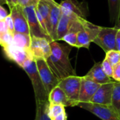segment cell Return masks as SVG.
Returning a JSON list of instances; mask_svg holds the SVG:
<instances>
[{
	"instance_id": "cell-4",
	"label": "cell",
	"mask_w": 120,
	"mask_h": 120,
	"mask_svg": "<svg viewBox=\"0 0 120 120\" xmlns=\"http://www.w3.org/2000/svg\"><path fill=\"white\" fill-rule=\"evenodd\" d=\"M81 82L82 77L74 75L60 79L58 85L64 91L68 98L74 103L75 106H77L79 103Z\"/></svg>"
},
{
	"instance_id": "cell-38",
	"label": "cell",
	"mask_w": 120,
	"mask_h": 120,
	"mask_svg": "<svg viewBox=\"0 0 120 120\" xmlns=\"http://www.w3.org/2000/svg\"><path fill=\"white\" fill-rule=\"evenodd\" d=\"M4 4H7L6 0H0V6H3Z\"/></svg>"
},
{
	"instance_id": "cell-7",
	"label": "cell",
	"mask_w": 120,
	"mask_h": 120,
	"mask_svg": "<svg viewBox=\"0 0 120 120\" xmlns=\"http://www.w3.org/2000/svg\"><path fill=\"white\" fill-rule=\"evenodd\" d=\"M2 48L5 57L8 60L17 64L21 68L23 67L25 63L28 60L34 58L31 53L30 49L27 50V49H20L16 46L13 43L5 46Z\"/></svg>"
},
{
	"instance_id": "cell-39",
	"label": "cell",
	"mask_w": 120,
	"mask_h": 120,
	"mask_svg": "<svg viewBox=\"0 0 120 120\" xmlns=\"http://www.w3.org/2000/svg\"><path fill=\"white\" fill-rule=\"evenodd\" d=\"M52 1H54V0H52Z\"/></svg>"
},
{
	"instance_id": "cell-13",
	"label": "cell",
	"mask_w": 120,
	"mask_h": 120,
	"mask_svg": "<svg viewBox=\"0 0 120 120\" xmlns=\"http://www.w3.org/2000/svg\"><path fill=\"white\" fill-rule=\"evenodd\" d=\"M10 13L13 20L15 32L30 35L28 22L24 13L23 8L18 4L10 11Z\"/></svg>"
},
{
	"instance_id": "cell-28",
	"label": "cell",
	"mask_w": 120,
	"mask_h": 120,
	"mask_svg": "<svg viewBox=\"0 0 120 120\" xmlns=\"http://www.w3.org/2000/svg\"><path fill=\"white\" fill-rule=\"evenodd\" d=\"M102 68H103V70L105 72V73L109 77L112 78V75H113V65L105 58L102 61Z\"/></svg>"
},
{
	"instance_id": "cell-1",
	"label": "cell",
	"mask_w": 120,
	"mask_h": 120,
	"mask_svg": "<svg viewBox=\"0 0 120 120\" xmlns=\"http://www.w3.org/2000/svg\"><path fill=\"white\" fill-rule=\"evenodd\" d=\"M51 55L46 60L51 70L60 80L63 78L77 75L69 58L72 46L53 41L51 42Z\"/></svg>"
},
{
	"instance_id": "cell-10",
	"label": "cell",
	"mask_w": 120,
	"mask_h": 120,
	"mask_svg": "<svg viewBox=\"0 0 120 120\" xmlns=\"http://www.w3.org/2000/svg\"><path fill=\"white\" fill-rule=\"evenodd\" d=\"M51 41L46 38L32 37L30 51L35 60H47L51 55Z\"/></svg>"
},
{
	"instance_id": "cell-26",
	"label": "cell",
	"mask_w": 120,
	"mask_h": 120,
	"mask_svg": "<svg viewBox=\"0 0 120 120\" xmlns=\"http://www.w3.org/2000/svg\"><path fill=\"white\" fill-rule=\"evenodd\" d=\"M105 59H107L113 66L120 62V52L117 50H112L105 53Z\"/></svg>"
},
{
	"instance_id": "cell-32",
	"label": "cell",
	"mask_w": 120,
	"mask_h": 120,
	"mask_svg": "<svg viewBox=\"0 0 120 120\" xmlns=\"http://www.w3.org/2000/svg\"><path fill=\"white\" fill-rule=\"evenodd\" d=\"M10 13H8L6 9L3 6H0V20H4Z\"/></svg>"
},
{
	"instance_id": "cell-15",
	"label": "cell",
	"mask_w": 120,
	"mask_h": 120,
	"mask_svg": "<svg viewBox=\"0 0 120 120\" xmlns=\"http://www.w3.org/2000/svg\"><path fill=\"white\" fill-rule=\"evenodd\" d=\"M80 19H82V18L77 17L73 15H70V14L62 13L61 17L59 21V24L58 26L56 41L62 40V38L72 29L75 23Z\"/></svg>"
},
{
	"instance_id": "cell-34",
	"label": "cell",
	"mask_w": 120,
	"mask_h": 120,
	"mask_svg": "<svg viewBox=\"0 0 120 120\" xmlns=\"http://www.w3.org/2000/svg\"><path fill=\"white\" fill-rule=\"evenodd\" d=\"M50 119L51 120H68V115L65 112H63L59 115H57V116L50 118Z\"/></svg>"
},
{
	"instance_id": "cell-22",
	"label": "cell",
	"mask_w": 120,
	"mask_h": 120,
	"mask_svg": "<svg viewBox=\"0 0 120 120\" xmlns=\"http://www.w3.org/2000/svg\"><path fill=\"white\" fill-rule=\"evenodd\" d=\"M49 105V102H36V116L34 120H51L48 115Z\"/></svg>"
},
{
	"instance_id": "cell-2",
	"label": "cell",
	"mask_w": 120,
	"mask_h": 120,
	"mask_svg": "<svg viewBox=\"0 0 120 120\" xmlns=\"http://www.w3.org/2000/svg\"><path fill=\"white\" fill-rule=\"evenodd\" d=\"M22 68L25 70L32 82L36 102H49V94L41 79L36 60L34 58L28 60Z\"/></svg>"
},
{
	"instance_id": "cell-18",
	"label": "cell",
	"mask_w": 120,
	"mask_h": 120,
	"mask_svg": "<svg viewBox=\"0 0 120 120\" xmlns=\"http://www.w3.org/2000/svg\"><path fill=\"white\" fill-rule=\"evenodd\" d=\"M49 103L60 104L65 107H75L74 103L68 98L64 91L59 86H56L49 94Z\"/></svg>"
},
{
	"instance_id": "cell-25",
	"label": "cell",
	"mask_w": 120,
	"mask_h": 120,
	"mask_svg": "<svg viewBox=\"0 0 120 120\" xmlns=\"http://www.w3.org/2000/svg\"><path fill=\"white\" fill-rule=\"evenodd\" d=\"M77 32L71 31L62 38V41H65L68 44L72 47H77Z\"/></svg>"
},
{
	"instance_id": "cell-36",
	"label": "cell",
	"mask_w": 120,
	"mask_h": 120,
	"mask_svg": "<svg viewBox=\"0 0 120 120\" xmlns=\"http://www.w3.org/2000/svg\"><path fill=\"white\" fill-rule=\"evenodd\" d=\"M116 48L117 51L120 52V29H118L116 36Z\"/></svg>"
},
{
	"instance_id": "cell-21",
	"label": "cell",
	"mask_w": 120,
	"mask_h": 120,
	"mask_svg": "<svg viewBox=\"0 0 120 120\" xmlns=\"http://www.w3.org/2000/svg\"><path fill=\"white\" fill-rule=\"evenodd\" d=\"M110 20L115 25L120 18V0H108Z\"/></svg>"
},
{
	"instance_id": "cell-9",
	"label": "cell",
	"mask_w": 120,
	"mask_h": 120,
	"mask_svg": "<svg viewBox=\"0 0 120 120\" xmlns=\"http://www.w3.org/2000/svg\"><path fill=\"white\" fill-rule=\"evenodd\" d=\"M23 11L28 22L31 37L46 38L51 41H53L51 37L44 30V28L42 27V26L39 22L36 13V7L34 6L25 7L23 8Z\"/></svg>"
},
{
	"instance_id": "cell-5",
	"label": "cell",
	"mask_w": 120,
	"mask_h": 120,
	"mask_svg": "<svg viewBox=\"0 0 120 120\" xmlns=\"http://www.w3.org/2000/svg\"><path fill=\"white\" fill-rule=\"evenodd\" d=\"M118 28L101 27V29L94 39V43L100 46L106 53L112 50H117L116 36Z\"/></svg>"
},
{
	"instance_id": "cell-27",
	"label": "cell",
	"mask_w": 120,
	"mask_h": 120,
	"mask_svg": "<svg viewBox=\"0 0 120 120\" xmlns=\"http://www.w3.org/2000/svg\"><path fill=\"white\" fill-rule=\"evenodd\" d=\"M13 43V36L11 32L0 34V44L2 47Z\"/></svg>"
},
{
	"instance_id": "cell-8",
	"label": "cell",
	"mask_w": 120,
	"mask_h": 120,
	"mask_svg": "<svg viewBox=\"0 0 120 120\" xmlns=\"http://www.w3.org/2000/svg\"><path fill=\"white\" fill-rule=\"evenodd\" d=\"M36 62L42 82L47 94H49V93L58 85L60 79L51 70L46 60L37 59L36 60Z\"/></svg>"
},
{
	"instance_id": "cell-33",
	"label": "cell",
	"mask_w": 120,
	"mask_h": 120,
	"mask_svg": "<svg viewBox=\"0 0 120 120\" xmlns=\"http://www.w3.org/2000/svg\"><path fill=\"white\" fill-rule=\"evenodd\" d=\"M7 32H10L5 22V20H0V34H4Z\"/></svg>"
},
{
	"instance_id": "cell-35",
	"label": "cell",
	"mask_w": 120,
	"mask_h": 120,
	"mask_svg": "<svg viewBox=\"0 0 120 120\" xmlns=\"http://www.w3.org/2000/svg\"><path fill=\"white\" fill-rule=\"evenodd\" d=\"M7 1V5L10 9V11L13 8L15 7V6L18 5V0H6Z\"/></svg>"
},
{
	"instance_id": "cell-24",
	"label": "cell",
	"mask_w": 120,
	"mask_h": 120,
	"mask_svg": "<svg viewBox=\"0 0 120 120\" xmlns=\"http://www.w3.org/2000/svg\"><path fill=\"white\" fill-rule=\"evenodd\" d=\"M65 106L60 104H51L48 107V115L50 118L54 117L63 112H65Z\"/></svg>"
},
{
	"instance_id": "cell-30",
	"label": "cell",
	"mask_w": 120,
	"mask_h": 120,
	"mask_svg": "<svg viewBox=\"0 0 120 120\" xmlns=\"http://www.w3.org/2000/svg\"><path fill=\"white\" fill-rule=\"evenodd\" d=\"M112 79L116 82H120V62L113 66Z\"/></svg>"
},
{
	"instance_id": "cell-19",
	"label": "cell",
	"mask_w": 120,
	"mask_h": 120,
	"mask_svg": "<svg viewBox=\"0 0 120 120\" xmlns=\"http://www.w3.org/2000/svg\"><path fill=\"white\" fill-rule=\"evenodd\" d=\"M36 8L42 16L46 26L47 32L51 37V7L49 1L48 0H40Z\"/></svg>"
},
{
	"instance_id": "cell-37",
	"label": "cell",
	"mask_w": 120,
	"mask_h": 120,
	"mask_svg": "<svg viewBox=\"0 0 120 120\" xmlns=\"http://www.w3.org/2000/svg\"><path fill=\"white\" fill-rule=\"evenodd\" d=\"M115 27L118 28V29H120V19H119V20L117 21V22L115 25Z\"/></svg>"
},
{
	"instance_id": "cell-29",
	"label": "cell",
	"mask_w": 120,
	"mask_h": 120,
	"mask_svg": "<svg viewBox=\"0 0 120 120\" xmlns=\"http://www.w3.org/2000/svg\"><path fill=\"white\" fill-rule=\"evenodd\" d=\"M40 0H18V4L22 8L34 6L37 7Z\"/></svg>"
},
{
	"instance_id": "cell-31",
	"label": "cell",
	"mask_w": 120,
	"mask_h": 120,
	"mask_svg": "<svg viewBox=\"0 0 120 120\" xmlns=\"http://www.w3.org/2000/svg\"><path fill=\"white\" fill-rule=\"evenodd\" d=\"M5 20V22L8 28V30L11 33H14L15 32V28H14V23H13V18L11 17V13L9 14V15L4 20Z\"/></svg>"
},
{
	"instance_id": "cell-20",
	"label": "cell",
	"mask_w": 120,
	"mask_h": 120,
	"mask_svg": "<svg viewBox=\"0 0 120 120\" xmlns=\"http://www.w3.org/2000/svg\"><path fill=\"white\" fill-rule=\"evenodd\" d=\"M13 44L16 46L20 49L30 50L31 42H32L31 35L15 32L13 34Z\"/></svg>"
},
{
	"instance_id": "cell-11",
	"label": "cell",
	"mask_w": 120,
	"mask_h": 120,
	"mask_svg": "<svg viewBox=\"0 0 120 120\" xmlns=\"http://www.w3.org/2000/svg\"><path fill=\"white\" fill-rule=\"evenodd\" d=\"M60 6L62 13L73 15L85 20L89 13L88 4L85 0L81 2L78 0H64L60 4Z\"/></svg>"
},
{
	"instance_id": "cell-16",
	"label": "cell",
	"mask_w": 120,
	"mask_h": 120,
	"mask_svg": "<svg viewBox=\"0 0 120 120\" xmlns=\"http://www.w3.org/2000/svg\"><path fill=\"white\" fill-rule=\"evenodd\" d=\"M51 7V37L53 41L57 39V30L59 21L62 15V11L60 4H58L55 0H48Z\"/></svg>"
},
{
	"instance_id": "cell-3",
	"label": "cell",
	"mask_w": 120,
	"mask_h": 120,
	"mask_svg": "<svg viewBox=\"0 0 120 120\" xmlns=\"http://www.w3.org/2000/svg\"><path fill=\"white\" fill-rule=\"evenodd\" d=\"M77 107L86 110L101 120H120V116L111 105H103L93 103H78Z\"/></svg>"
},
{
	"instance_id": "cell-6",
	"label": "cell",
	"mask_w": 120,
	"mask_h": 120,
	"mask_svg": "<svg viewBox=\"0 0 120 120\" xmlns=\"http://www.w3.org/2000/svg\"><path fill=\"white\" fill-rule=\"evenodd\" d=\"M101 27L84 20L83 21V29L77 34V48L89 49L91 42L98 36Z\"/></svg>"
},
{
	"instance_id": "cell-12",
	"label": "cell",
	"mask_w": 120,
	"mask_h": 120,
	"mask_svg": "<svg viewBox=\"0 0 120 120\" xmlns=\"http://www.w3.org/2000/svg\"><path fill=\"white\" fill-rule=\"evenodd\" d=\"M115 82L116 81H113L112 82L101 84L90 103L103 105H111Z\"/></svg>"
},
{
	"instance_id": "cell-23",
	"label": "cell",
	"mask_w": 120,
	"mask_h": 120,
	"mask_svg": "<svg viewBox=\"0 0 120 120\" xmlns=\"http://www.w3.org/2000/svg\"><path fill=\"white\" fill-rule=\"evenodd\" d=\"M111 106L120 116V82H115Z\"/></svg>"
},
{
	"instance_id": "cell-17",
	"label": "cell",
	"mask_w": 120,
	"mask_h": 120,
	"mask_svg": "<svg viewBox=\"0 0 120 120\" xmlns=\"http://www.w3.org/2000/svg\"><path fill=\"white\" fill-rule=\"evenodd\" d=\"M85 76L100 84H103L115 81L105 73L102 68V62L94 63V66L90 69V70Z\"/></svg>"
},
{
	"instance_id": "cell-14",
	"label": "cell",
	"mask_w": 120,
	"mask_h": 120,
	"mask_svg": "<svg viewBox=\"0 0 120 120\" xmlns=\"http://www.w3.org/2000/svg\"><path fill=\"white\" fill-rule=\"evenodd\" d=\"M101 84L89 79L86 76L82 77L81 89L79 97V103L91 102L98 89Z\"/></svg>"
}]
</instances>
